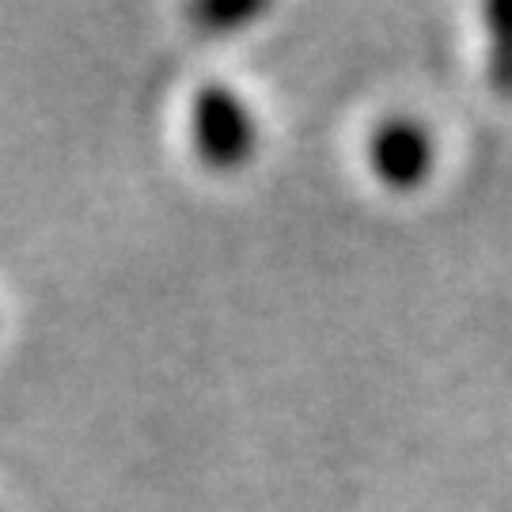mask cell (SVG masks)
Wrapping results in <instances>:
<instances>
[{"label": "cell", "instance_id": "obj_4", "mask_svg": "<svg viewBox=\"0 0 512 512\" xmlns=\"http://www.w3.org/2000/svg\"><path fill=\"white\" fill-rule=\"evenodd\" d=\"M190 16L209 35H220V31H236L239 23L262 16V4H255V0H205Z\"/></svg>", "mask_w": 512, "mask_h": 512}, {"label": "cell", "instance_id": "obj_2", "mask_svg": "<svg viewBox=\"0 0 512 512\" xmlns=\"http://www.w3.org/2000/svg\"><path fill=\"white\" fill-rule=\"evenodd\" d=\"M368 160H372V171L391 190H414L433 171L437 152H433L429 129L421 122H414V118H387L368 141Z\"/></svg>", "mask_w": 512, "mask_h": 512}, {"label": "cell", "instance_id": "obj_1", "mask_svg": "<svg viewBox=\"0 0 512 512\" xmlns=\"http://www.w3.org/2000/svg\"><path fill=\"white\" fill-rule=\"evenodd\" d=\"M255 114L224 84H205L194 99V148L209 167L236 171L255 156Z\"/></svg>", "mask_w": 512, "mask_h": 512}, {"label": "cell", "instance_id": "obj_3", "mask_svg": "<svg viewBox=\"0 0 512 512\" xmlns=\"http://www.w3.org/2000/svg\"><path fill=\"white\" fill-rule=\"evenodd\" d=\"M486 38H490V84L512 99V0L486 4Z\"/></svg>", "mask_w": 512, "mask_h": 512}]
</instances>
